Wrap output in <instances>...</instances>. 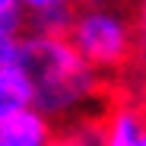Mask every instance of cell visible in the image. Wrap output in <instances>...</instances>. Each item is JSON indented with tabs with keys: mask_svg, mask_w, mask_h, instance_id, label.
<instances>
[{
	"mask_svg": "<svg viewBox=\"0 0 146 146\" xmlns=\"http://www.w3.org/2000/svg\"><path fill=\"white\" fill-rule=\"evenodd\" d=\"M0 146H51V127L38 111H29V108L3 111Z\"/></svg>",
	"mask_w": 146,
	"mask_h": 146,
	"instance_id": "2",
	"label": "cell"
},
{
	"mask_svg": "<svg viewBox=\"0 0 146 146\" xmlns=\"http://www.w3.org/2000/svg\"><path fill=\"white\" fill-rule=\"evenodd\" d=\"M80 3H102V0H80Z\"/></svg>",
	"mask_w": 146,
	"mask_h": 146,
	"instance_id": "6",
	"label": "cell"
},
{
	"mask_svg": "<svg viewBox=\"0 0 146 146\" xmlns=\"http://www.w3.org/2000/svg\"><path fill=\"white\" fill-rule=\"evenodd\" d=\"M51 146H76L70 137H57V140H51Z\"/></svg>",
	"mask_w": 146,
	"mask_h": 146,
	"instance_id": "5",
	"label": "cell"
},
{
	"mask_svg": "<svg viewBox=\"0 0 146 146\" xmlns=\"http://www.w3.org/2000/svg\"><path fill=\"white\" fill-rule=\"evenodd\" d=\"M137 38H140V64H146V0L140 3V16H137Z\"/></svg>",
	"mask_w": 146,
	"mask_h": 146,
	"instance_id": "3",
	"label": "cell"
},
{
	"mask_svg": "<svg viewBox=\"0 0 146 146\" xmlns=\"http://www.w3.org/2000/svg\"><path fill=\"white\" fill-rule=\"evenodd\" d=\"M29 10H35V13H41V10H51V7H64V3H70V0H22Z\"/></svg>",
	"mask_w": 146,
	"mask_h": 146,
	"instance_id": "4",
	"label": "cell"
},
{
	"mask_svg": "<svg viewBox=\"0 0 146 146\" xmlns=\"http://www.w3.org/2000/svg\"><path fill=\"white\" fill-rule=\"evenodd\" d=\"M67 38L76 44V51L99 70L111 76H127L140 67V38L137 26L105 10H83L76 13Z\"/></svg>",
	"mask_w": 146,
	"mask_h": 146,
	"instance_id": "1",
	"label": "cell"
}]
</instances>
